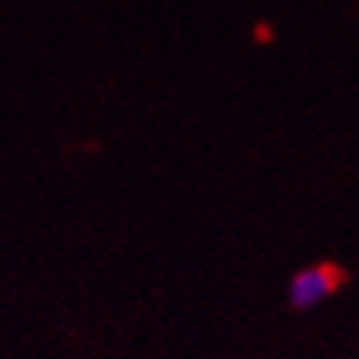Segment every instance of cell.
Masks as SVG:
<instances>
[{"mask_svg":"<svg viewBox=\"0 0 359 359\" xmlns=\"http://www.w3.org/2000/svg\"><path fill=\"white\" fill-rule=\"evenodd\" d=\"M349 280V271L337 261H320L310 264L304 271H297L287 283V304L294 310H313V306L327 304L330 297H337Z\"/></svg>","mask_w":359,"mask_h":359,"instance_id":"1","label":"cell"}]
</instances>
